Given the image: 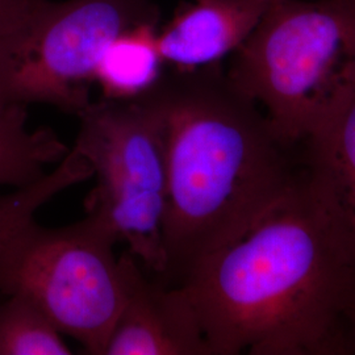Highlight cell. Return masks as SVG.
<instances>
[{
	"instance_id": "6da1fadb",
	"label": "cell",
	"mask_w": 355,
	"mask_h": 355,
	"mask_svg": "<svg viewBox=\"0 0 355 355\" xmlns=\"http://www.w3.org/2000/svg\"><path fill=\"white\" fill-rule=\"evenodd\" d=\"M178 287L212 355L355 354V242L308 155L279 200Z\"/></svg>"
},
{
	"instance_id": "7a4b0ae2",
	"label": "cell",
	"mask_w": 355,
	"mask_h": 355,
	"mask_svg": "<svg viewBox=\"0 0 355 355\" xmlns=\"http://www.w3.org/2000/svg\"><path fill=\"white\" fill-rule=\"evenodd\" d=\"M136 99L162 132L167 195L159 280L178 287L279 200L303 173L306 149L280 139L223 64L171 69Z\"/></svg>"
},
{
	"instance_id": "3957f363",
	"label": "cell",
	"mask_w": 355,
	"mask_h": 355,
	"mask_svg": "<svg viewBox=\"0 0 355 355\" xmlns=\"http://www.w3.org/2000/svg\"><path fill=\"white\" fill-rule=\"evenodd\" d=\"M225 71L282 140L305 145L355 95V0H270Z\"/></svg>"
},
{
	"instance_id": "277c9868",
	"label": "cell",
	"mask_w": 355,
	"mask_h": 355,
	"mask_svg": "<svg viewBox=\"0 0 355 355\" xmlns=\"http://www.w3.org/2000/svg\"><path fill=\"white\" fill-rule=\"evenodd\" d=\"M117 242L89 216L58 228L33 218L0 252V293L29 300L86 354L104 355L125 302Z\"/></svg>"
},
{
	"instance_id": "5b68a950",
	"label": "cell",
	"mask_w": 355,
	"mask_h": 355,
	"mask_svg": "<svg viewBox=\"0 0 355 355\" xmlns=\"http://www.w3.org/2000/svg\"><path fill=\"white\" fill-rule=\"evenodd\" d=\"M73 149L95 179L85 199L86 216L125 242L155 278L164 272L162 232L167 174L159 123L140 99L91 102L78 114Z\"/></svg>"
},
{
	"instance_id": "8992f818",
	"label": "cell",
	"mask_w": 355,
	"mask_h": 355,
	"mask_svg": "<svg viewBox=\"0 0 355 355\" xmlns=\"http://www.w3.org/2000/svg\"><path fill=\"white\" fill-rule=\"evenodd\" d=\"M152 0H40L0 57V101L48 104L80 114L110 42L129 28L159 23Z\"/></svg>"
},
{
	"instance_id": "52a82bcc",
	"label": "cell",
	"mask_w": 355,
	"mask_h": 355,
	"mask_svg": "<svg viewBox=\"0 0 355 355\" xmlns=\"http://www.w3.org/2000/svg\"><path fill=\"white\" fill-rule=\"evenodd\" d=\"M119 259L125 302L104 355H212L186 292L146 272L128 250Z\"/></svg>"
},
{
	"instance_id": "ba28073f",
	"label": "cell",
	"mask_w": 355,
	"mask_h": 355,
	"mask_svg": "<svg viewBox=\"0 0 355 355\" xmlns=\"http://www.w3.org/2000/svg\"><path fill=\"white\" fill-rule=\"evenodd\" d=\"M270 0H190L158 28L165 64L192 70L223 64L249 37Z\"/></svg>"
},
{
	"instance_id": "9c48e42d",
	"label": "cell",
	"mask_w": 355,
	"mask_h": 355,
	"mask_svg": "<svg viewBox=\"0 0 355 355\" xmlns=\"http://www.w3.org/2000/svg\"><path fill=\"white\" fill-rule=\"evenodd\" d=\"M159 23H144L114 37L103 51L95 83L103 98L132 101L152 89L164 74L165 62L158 46Z\"/></svg>"
},
{
	"instance_id": "30bf717a",
	"label": "cell",
	"mask_w": 355,
	"mask_h": 355,
	"mask_svg": "<svg viewBox=\"0 0 355 355\" xmlns=\"http://www.w3.org/2000/svg\"><path fill=\"white\" fill-rule=\"evenodd\" d=\"M70 149L49 128L31 130L26 105L0 101V189H20L60 164Z\"/></svg>"
},
{
	"instance_id": "8fae6325",
	"label": "cell",
	"mask_w": 355,
	"mask_h": 355,
	"mask_svg": "<svg viewBox=\"0 0 355 355\" xmlns=\"http://www.w3.org/2000/svg\"><path fill=\"white\" fill-rule=\"evenodd\" d=\"M305 146L309 164L328 186L355 242V95L327 130Z\"/></svg>"
},
{
	"instance_id": "7c38bea8",
	"label": "cell",
	"mask_w": 355,
	"mask_h": 355,
	"mask_svg": "<svg viewBox=\"0 0 355 355\" xmlns=\"http://www.w3.org/2000/svg\"><path fill=\"white\" fill-rule=\"evenodd\" d=\"M91 178L92 170L87 161L71 148L55 168L44 177L0 195V252L20 229L35 218L41 207L64 190Z\"/></svg>"
},
{
	"instance_id": "4fadbf2b",
	"label": "cell",
	"mask_w": 355,
	"mask_h": 355,
	"mask_svg": "<svg viewBox=\"0 0 355 355\" xmlns=\"http://www.w3.org/2000/svg\"><path fill=\"white\" fill-rule=\"evenodd\" d=\"M64 334L36 305L0 293V355H70Z\"/></svg>"
},
{
	"instance_id": "5bb4252c",
	"label": "cell",
	"mask_w": 355,
	"mask_h": 355,
	"mask_svg": "<svg viewBox=\"0 0 355 355\" xmlns=\"http://www.w3.org/2000/svg\"><path fill=\"white\" fill-rule=\"evenodd\" d=\"M36 0H0V37L11 36L24 26Z\"/></svg>"
},
{
	"instance_id": "9a60e30c",
	"label": "cell",
	"mask_w": 355,
	"mask_h": 355,
	"mask_svg": "<svg viewBox=\"0 0 355 355\" xmlns=\"http://www.w3.org/2000/svg\"><path fill=\"white\" fill-rule=\"evenodd\" d=\"M8 36L6 37H0V57H1V53H3V48H4V44H6V40Z\"/></svg>"
},
{
	"instance_id": "2e32d148",
	"label": "cell",
	"mask_w": 355,
	"mask_h": 355,
	"mask_svg": "<svg viewBox=\"0 0 355 355\" xmlns=\"http://www.w3.org/2000/svg\"><path fill=\"white\" fill-rule=\"evenodd\" d=\"M36 1H40V0H36Z\"/></svg>"
}]
</instances>
